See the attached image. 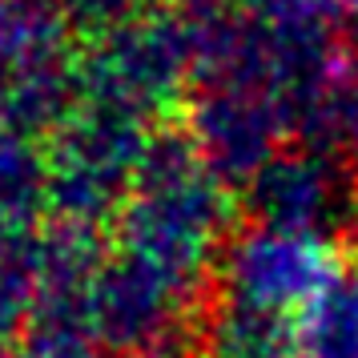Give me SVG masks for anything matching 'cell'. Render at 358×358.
I'll return each mask as SVG.
<instances>
[{"instance_id": "6da1fadb", "label": "cell", "mask_w": 358, "mask_h": 358, "mask_svg": "<svg viewBox=\"0 0 358 358\" xmlns=\"http://www.w3.org/2000/svg\"><path fill=\"white\" fill-rule=\"evenodd\" d=\"M342 278L334 254L302 226H266L217 270L201 358H294L302 326Z\"/></svg>"}, {"instance_id": "277c9868", "label": "cell", "mask_w": 358, "mask_h": 358, "mask_svg": "<svg viewBox=\"0 0 358 358\" xmlns=\"http://www.w3.org/2000/svg\"><path fill=\"white\" fill-rule=\"evenodd\" d=\"M125 358H201V355H194L189 346H181L173 338H165V342H153V346L137 350V355H125Z\"/></svg>"}, {"instance_id": "7a4b0ae2", "label": "cell", "mask_w": 358, "mask_h": 358, "mask_svg": "<svg viewBox=\"0 0 358 358\" xmlns=\"http://www.w3.org/2000/svg\"><path fill=\"white\" fill-rule=\"evenodd\" d=\"M294 358H358V278H338L310 310Z\"/></svg>"}, {"instance_id": "3957f363", "label": "cell", "mask_w": 358, "mask_h": 358, "mask_svg": "<svg viewBox=\"0 0 358 358\" xmlns=\"http://www.w3.org/2000/svg\"><path fill=\"white\" fill-rule=\"evenodd\" d=\"M13 358H101L97 334L85 318H73L69 310H52L49 322L29 330Z\"/></svg>"}]
</instances>
